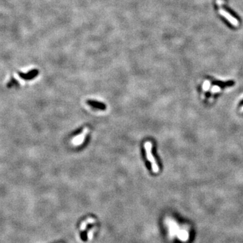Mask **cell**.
I'll return each mask as SVG.
<instances>
[{
  "instance_id": "1",
  "label": "cell",
  "mask_w": 243,
  "mask_h": 243,
  "mask_svg": "<svg viewBox=\"0 0 243 243\" xmlns=\"http://www.w3.org/2000/svg\"><path fill=\"white\" fill-rule=\"evenodd\" d=\"M152 147L153 144L151 141H147L144 143V147L147 154V160L151 163L152 170L154 173H158L160 171V167H159L158 163L155 160L154 157L152 154Z\"/></svg>"
},
{
  "instance_id": "7",
  "label": "cell",
  "mask_w": 243,
  "mask_h": 243,
  "mask_svg": "<svg viewBox=\"0 0 243 243\" xmlns=\"http://www.w3.org/2000/svg\"><path fill=\"white\" fill-rule=\"evenodd\" d=\"M239 105V107H242V106H243V99L240 101L239 105Z\"/></svg>"
},
{
  "instance_id": "5",
  "label": "cell",
  "mask_w": 243,
  "mask_h": 243,
  "mask_svg": "<svg viewBox=\"0 0 243 243\" xmlns=\"http://www.w3.org/2000/svg\"><path fill=\"white\" fill-rule=\"evenodd\" d=\"M178 237L179 239L182 240V241H187L189 238V232H188L187 230L184 229L180 230L178 232Z\"/></svg>"
},
{
  "instance_id": "4",
  "label": "cell",
  "mask_w": 243,
  "mask_h": 243,
  "mask_svg": "<svg viewBox=\"0 0 243 243\" xmlns=\"http://www.w3.org/2000/svg\"><path fill=\"white\" fill-rule=\"evenodd\" d=\"M211 83H212V85L218 86V87L222 88V89H224V88H226V87H230L235 84L234 81H229L227 82H222L220 81H213L211 82Z\"/></svg>"
},
{
  "instance_id": "3",
  "label": "cell",
  "mask_w": 243,
  "mask_h": 243,
  "mask_svg": "<svg viewBox=\"0 0 243 243\" xmlns=\"http://www.w3.org/2000/svg\"><path fill=\"white\" fill-rule=\"evenodd\" d=\"M219 13L221 14L222 16H223L226 19H227L228 21H229L230 23L232 24V25H234L235 26H238V25H239V22H238V20H236L235 18L233 17V16H232L231 14H230L229 13H228V12L225 11V10L223 9H220Z\"/></svg>"
},
{
  "instance_id": "6",
  "label": "cell",
  "mask_w": 243,
  "mask_h": 243,
  "mask_svg": "<svg viewBox=\"0 0 243 243\" xmlns=\"http://www.w3.org/2000/svg\"><path fill=\"white\" fill-rule=\"evenodd\" d=\"M89 103L91 106H93V107L99 108V109H105V105H104L103 104L97 103V102H95V101H89Z\"/></svg>"
},
{
  "instance_id": "2",
  "label": "cell",
  "mask_w": 243,
  "mask_h": 243,
  "mask_svg": "<svg viewBox=\"0 0 243 243\" xmlns=\"http://www.w3.org/2000/svg\"><path fill=\"white\" fill-rule=\"evenodd\" d=\"M89 131V127H85V128H84L83 131L82 133L79 134L78 136H75V137H74V138L72 139L73 145H74L78 146L83 144L84 140H85V139L86 136H87V134H88Z\"/></svg>"
}]
</instances>
